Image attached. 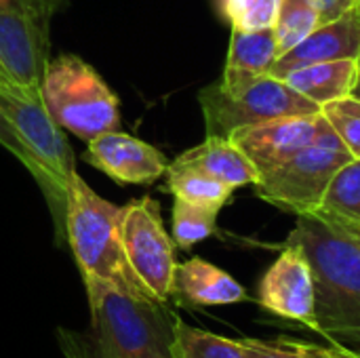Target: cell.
Here are the masks:
<instances>
[{"instance_id":"6da1fadb","label":"cell","mask_w":360,"mask_h":358,"mask_svg":"<svg viewBox=\"0 0 360 358\" xmlns=\"http://www.w3.org/2000/svg\"><path fill=\"white\" fill-rule=\"evenodd\" d=\"M289 241L302 245L312 266L319 333L360 338V226L304 213Z\"/></svg>"},{"instance_id":"7a4b0ae2","label":"cell","mask_w":360,"mask_h":358,"mask_svg":"<svg viewBox=\"0 0 360 358\" xmlns=\"http://www.w3.org/2000/svg\"><path fill=\"white\" fill-rule=\"evenodd\" d=\"M91 325L84 331L57 329L65 358H141L143 350L173 342L177 317L167 304L131 298L99 279H82Z\"/></svg>"},{"instance_id":"3957f363","label":"cell","mask_w":360,"mask_h":358,"mask_svg":"<svg viewBox=\"0 0 360 358\" xmlns=\"http://www.w3.org/2000/svg\"><path fill=\"white\" fill-rule=\"evenodd\" d=\"M120 211L122 207L101 198L78 171L72 173L65 194V241L82 279H99L131 298L154 300L127 262Z\"/></svg>"},{"instance_id":"277c9868","label":"cell","mask_w":360,"mask_h":358,"mask_svg":"<svg viewBox=\"0 0 360 358\" xmlns=\"http://www.w3.org/2000/svg\"><path fill=\"white\" fill-rule=\"evenodd\" d=\"M40 95L53 120L82 141L120 129L118 97L78 55L68 53L46 61Z\"/></svg>"},{"instance_id":"5b68a950","label":"cell","mask_w":360,"mask_h":358,"mask_svg":"<svg viewBox=\"0 0 360 358\" xmlns=\"http://www.w3.org/2000/svg\"><path fill=\"white\" fill-rule=\"evenodd\" d=\"M350 160L352 154L323 118L314 141L270 175L262 177L253 190L262 200L287 213H314L319 211L333 175Z\"/></svg>"},{"instance_id":"8992f818","label":"cell","mask_w":360,"mask_h":358,"mask_svg":"<svg viewBox=\"0 0 360 358\" xmlns=\"http://www.w3.org/2000/svg\"><path fill=\"white\" fill-rule=\"evenodd\" d=\"M207 135L230 137L240 127H251L276 118L321 114V106L291 89L283 78L264 76L236 95L226 93L219 82L198 93Z\"/></svg>"},{"instance_id":"52a82bcc","label":"cell","mask_w":360,"mask_h":358,"mask_svg":"<svg viewBox=\"0 0 360 358\" xmlns=\"http://www.w3.org/2000/svg\"><path fill=\"white\" fill-rule=\"evenodd\" d=\"M0 112L57 192L65 198L68 181L72 173H76L74 152L63 129L49 114L40 89H23L8 80L0 82Z\"/></svg>"},{"instance_id":"ba28073f","label":"cell","mask_w":360,"mask_h":358,"mask_svg":"<svg viewBox=\"0 0 360 358\" xmlns=\"http://www.w3.org/2000/svg\"><path fill=\"white\" fill-rule=\"evenodd\" d=\"M120 241L129 266L156 302L169 304L175 274V243L152 196L129 200L120 211Z\"/></svg>"},{"instance_id":"9c48e42d","label":"cell","mask_w":360,"mask_h":358,"mask_svg":"<svg viewBox=\"0 0 360 358\" xmlns=\"http://www.w3.org/2000/svg\"><path fill=\"white\" fill-rule=\"evenodd\" d=\"M55 6L0 8V72L23 89H40L49 61V23Z\"/></svg>"},{"instance_id":"30bf717a","label":"cell","mask_w":360,"mask_h":358,"mask_svg":"<svg viewBox=\"0 0 360 358\" xmlns=\"http://www.w3.org/2000/svg\"><path fill=\"white\" fill-rule=\"evenodd\" d=\"M257 304L287 321H297L319 333L316 283L300 243L287 241L281 255L266 270L257 287Z\"/></svg>"},{"instance_id":"8fae6325","label":"cell","mask_w":360,"mask_h":358,"mask_svg":"<svg viewBox=\"0 0 360 358\" xmlns=\"http://www.w3.org/2000/svg\"><path fill=\"white\" fill-rule=\"evenodd\" d=\"M323 116H289L251 127H240L230 133V139L245 152L259 173V179L285 165L308 143L314 141Z\"/></svg>"},{"instance_id":"7c38bea8","label":"cell","mask_w":360,"mask_h":358,"mask_svg":"<svg viewBox=\"0 0 360 358\" xmlns=\"http://www.w3.org/2000/svg\"><path fill=\"white\" fill-rule=\"evenodd\" d=\"M84 160L122 186L152 184L167 173V156L152 143L122 133L120 129L101 133L86 141Z\"/></svg>"},{"instance_id":"4fadbf2b","label":"cell","mask_w":360,"mask_h":358,"mask_svg":"<svg viewBox=\"0 0 360 358\" xmlns=\"http://www.w3.org/2000/svg\"><path fill=\"white\" fill-rule=\"evenodd\" d=\"M360 53V6L335 21L319 25L297 46L287 51L272 65L270 76L285 78L293 70L321 61L356 59Z\"/></svg>"},{"instance_id":"5bb4252c","label":"cell","mask_w":360,"mask_h":358,"mask_svg":"<svg viewBox=\"0 0 360 358\" xmlns=\"http://www.w3.org/2000/svg\"><path fill=\"white\" fill-rule=\"evenodd\" d=\"M171 298L190 308L230 306L249 300L245 287L234 276L202 257H192L175 266Z\"/></svg>"},{"instance_id":"9a60e30c","label":"cell","mask_w":360,"mask_h":358,"mask_svg":"<svg viewBox=\"0 0 360 358\" xmlns=\"http://www.w3.org/2000/svg\"><path fill=\"white\" fill-rule=\"evenodd\" d=\"M278 59V44L272 27L266 30H234L230 38L228 59L219 87L236 95L255 80L268 76Z\"/></svg>"},{"instance_id":"2e32d148","label":"cell","mask_w":360,"mask_h":358,"mask_svg":"<svg viewBox=\"0 0 360 358\" xmlns=\"http://www.w3.org/2000/svg\"><path fill=\"white\" fill-rule=\"evenodd\" d=\"M175 162L196 167L232 186L234 190L243 186H255L259 181L257 169L230 137L207 135L202 143L181 152Z\"/></svg>"},{"instance_id":"e0dca14e","label":"cell","mask_w":360,"mask_h":358,"mask_svg":"<svg viewBox=\"0 0 360 358\" xmlns=\"http://www.w3.org/2000/svg\"><path fill=\"white\" fill-rule=\"evenodd\" d=\"M283 80L316 106H325L352 93L356 80V59H335L302 65L287 74Z\"/></svg>"},{"instance_id":"ac0fdd59","label":"cell","mask_w":360,"mask_h":358,"mask_svg":"<svg viewBox=\"0 0 360 358\" xmlns=\"http://www.w3.org/2000/svg\"><path fill=\"white\" fill-rule=\"evenodd\" d=\"M167 186L165 190L171 192L175 198L181 200H190L196 205H205V207H213L219 209L230 200L234 188L219 181L217 177L196 169V167H188V165H179V162H169L167 167Z\"/></svg>"},{"instance_id":"d6986e66","label":"cell","mask_w":360,"mask_h":358,"mask_svg":"<svg viewBox=\"0 0 360 358\" xmlns=\"http://www.w3.org/2000/svg\"><path fill=\"white\" fill-rule=\"evenodd\" d=\"M240 344L249 358H360V352L348 350L342 344L325 346L287 335H278L272 340L243 338Z\"/></svg>"},{"instance_id":"ffe728a7","label":"cell","mask_w":360,"mask_h":358,"mask_svg":"<svg viewBox=\"0 0 360 358\" xmlns=\"http://www.w3.org/2000/svg\"><path fill=\"white\" fill-rule=\"evenodd\" d=\"M319 211L338 222L360 226V158H352L333 175Z\"/></svg>"},{"instance_id":"44dd1931","label":"cell","mask_w":360,"mask_h":358,"mask_svg":"<svg viewBox=\"0 0 360 358\" xmlns=\"http://www.w3.org/2000/svg\"><path fill=\"white\" fill-rule=\"evenodd\" d=\"M171 350L173 358H249L240 340H230L190 327L181 319L175 323Z\"/></svg>"},{"instance_id":"7402d4cb","label":"cell","mask_w":360,"mask_h":358,"mask_svg":"<svg viewBox=\"0 0 360 358\" xmlns=\"http://www.w3.org/2000/svg\"><path fill=\"white\" fill-rule=\"evenodd\" d=\"M0 146L15 156L25 171L34 177V181L40 186L42 194L46 196V203L51 207L53 213V222H55V232L57 238H65V198L57 192V188L53 186V181L44 175V171L40 169V165L34 160V156L30 154V150L23 146V141L19 139V135L13 131V127L8 124V120L4 118V114L0 112Z\"/></svg>"},{"instance_id":"603a6c76","label":"cell","mask_w":360,"mask_h":358,"mask_svg":"<svg viewBox=\"0 0 360 358\" xmlns=\"http://www.w3.org/2000/svg\"><path fill=\"white\" fill-rule=\"evenodd\" d=\"M217 215H219V209L175 198V203H173V224H171L173 243L179 249L188 251L194 245L207 241L217 230Z\"/></svg>"},{"instance_id":"cb8c5ba5","label":"cell","mask_w":360,"mask_h":358,"mask_svg":"<svg viewBox=\"0 0 360 358\" xmlns=\"http://www.w3.org/2000/svg\"><path fill=\"white\" fill-rule=\"evenodd\" d=\"M321 25V15L314 0H281V11L274 23L278 57L297 46Z\"/></svg>"},{"instance_id":"d4e9b609","label":"cell","mask_w":360,"mask_h":358,"mask_svg":"<svg viewBox=\"0 0 360 358\" xmlns=\"http://www.w3.org/2000/svg\"><path fill=\"white\" fill-rule=\"evenodd\" d=\"M321 116L348 148L352 158H360V99L348 95L321 106Z\"/></svg>"},{"instance_id":"484cf974","label":"cell","mask_w":360,"mask_h":358,"mask_svg":"<svg viewBox=\"0 0 360 358\" xmlns=\"http://www.w3.org/2000/svg\"><path fill=\"white\" fill-rule=\"evenodd\" d=\"M281 11V0H253L251 6L232 23L234 30H266L274 27Z\"/></svg>"},{"instance_id":"4316f807","label":"cell","mask_w":360,"mask_h":358,"mask_svg":"<svg viewBox=\"0 0 360 358\" xmlns=\"http://www.w3.org/2000/svg\"><path fill=\"white\" fill-rule=\"evenodd\" d=\"M319 15H321V25L340 19L352 8H359L360 0H314Z\"/></svg>"},{"instance_id":"83f0119b","label":"cell","mask_w":360,"mask_h":358,"mask_svg":"<svg viewBox=\"0 0 360 358\" xmlns=\"http://www.w3.org/2000/svg\"><path fill=\"white\" fill-rule=\"evenodd\" d=\"M251 2H253V0H217L221 17H224L226 21H230V25L238 21V17L251 6Z\"/></svg>"},{"instance_id":"f1b7e54d","label":"cell","mask_w":360,"mask_h":358,"mask_svg":"<svg viewBox=\"0 0 360 358\" xmlns=\"http://www.w3.org/2000/svg\"><path fill=\"white\" fill-rule=\"evenodd\" d=\"M173 342H160L143 350L141 358H173Z\"/></svg>"},{"instance_id":"f546056e","label":"cell","mask_w":360,"mask_h":358,"mask_svg":"<svg viewBox=\"0 0 360 358\" xmlns=\"http://www.w3.org/2000/svg\"><path fill=\"white\" fill-rule=\"evenodd\" d=\"M350 95L360 99V53L359 57H356V80H354V87H352V93Z\"/></svg>"},{"instance_id":"4dcf8cb0","label":"cell","mask_w":360,"mask_h":358,"mask_svg":"<svg viewBox=\"0 0 360 358\" xmlns=\"http://www.w3.org/2000/svg\"><path fill=\"white\" fill-rule=\"evenodd\" d=\"M4 80H6V78H4V76H2V72H0V82H4Z\"/></svg>"}]
</instances>
